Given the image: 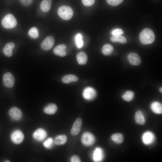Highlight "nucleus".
Returning a JSON list of instances; mask_svg holds the SVG:
<instances>
[{
	"label": "nucleus",
	"instance_id": "obj_34",
	"mask_svg": "<svg viewBox=\"0 0 162 162\" xmlns=\"http://www.w3.org/2000/svg\"><path fill=\"white\" fill-rule=\"evenodd\" d=\"M124 33L123 31L120 28H117L113 30L112 32V35H120Z\"/></svg>",
	"mask_w": 162,
	"mask_h": 162
},
{
	"label": "nucleus",
	"instance_id": "obj_14",
	"mask_svg": "<svg viewBox=\"0 0 162 162\" xmlns=\"http://www.w3.org/2000/svg\"><path fill=\"white\" fill-rule=\"evenodd\" d=\"M104 157L103 151L102 148L99 147L96 148L94 151L93 154V159L95 162L101 161Z\"/></svg>",
	"mask_w": 162,
	"mask_h": 162
},
{
	"label": "nucleus",
	"instance_id": "obj_36",
	"mask_svg": "<svg viewBox=\"0 0 162 162\" xmlns=\"http://www.w3.org/2000/svg\"><path fill=\"white\" fill-rule=\"evenodd\" d=\"M162 87H161L160 88H159V91H160V92L161 93H162Z\"/></svg>",
	"mask_w": 162,
	"mask_h": 162
},
{
	"label": "nucleus",
	"instance_id": "obj_2",
	"mask_svg": "<svg viewBox=\"0 0 162 162\" xmlns=\"http://www.w3.org/2000/svg\"><path fill=\"white\" fill-rule=\"evenodd\" d=\"M58 13L59 16L64 20H69L72 17L73 11L72 9L67 6H62L58 9Z\"/></svg>",
	"mask_w": 162,
	"mask_h": 162
},
{
	"label": "nucleus",
	"instance_id": "obj_9",
	"mask_svg": "<svg viewBox=\"0 0 162 162\" xmlns=\"http://www.w3.org/2000/svg\"><path fill=\"white\" fill-rule=\"evenodd\" d=\"M82 124V120L80 118H78L74 122L70 130V133L72 136L78 134L80 132Z\"/></svg>",
	"mask_w": 162,
	"mask_h": 162
},
{
	"label": "nucleus",
	"instance_id": "obj_27",
	"mask_svg": "<svg viewBox=\"0 0 162 162\" xmlns=\"http://www.w3.org/2000/svg\"><path fill=\"white\" fill-rule=\"evenodd\" d=\"M134 97V93L131 91H127L122 96V98L124 100L128 102L132 100Z\"/></svg>",
	"mask_w": 162,
	"mask_h": 162
},
{
	"label": "nucleus",
	"instance_id": "obj_10",
	"mask_svg": "<svg viewBox=\"0 0 162 162\" xmlns=\"http://www.w3.org/2000/svg\"><path fill=\"white\" fill-rule=\"evenodd\" d=\"M47 134L43 129L39 128L36 130L33 134V137L36 140L41 141L46 137Z\"/></svg>",
	"mask_w": 162,
	"mask_h": 162
},
{
	"label": "nucleus",
	"instance_id": "obj_31",
	"mask_svg": "<svg viewBox=\"0 0 162 162\" xmlns=\"http://www.w3.org/2000/svg\"><path fill=\"white\" fill-rule=\"evenodd\" d=\"M123 0H106L107 3L112 6H116L121 3Z\"/></svg>",
	"mask_w": 162,
	"mask_h": 162
},
{
	"label": "nucleus",
	"instance_id": "obj_11",
	"mask_svg": "<svg viewBox=\"0 0 162 162\" xmlns=\"http://www.w3.org/2000/svg\"><path fill=\"white\" fill-rule=\"evenodd\" d=\"M9 114L14 120L18 121L22 117V113L21 110L16 107H13L9 111Z\"/></svg>",
	"mask_w": 162,
	"mask_h": 162
},
{
	"label": "nucleus",
	"instance_id": "obj_19",
	"mask_svg": "<svg viewBox=\"0 0 162 162\" xmlns=\"http://www.w3.org/2000/svg\"><path fill=\"white\" fill-rule=\"evenodd\" d=\"M135 120L136 122L139 125L144 124L146 122L143 115L142 112L137 111L135 115Z\"/></svg>",
	"mask_w": 162,
	"mask_h": 162
},
{
	"label": "nucleus",
	"instance_id": "obj_12",
	"mask_svg": "<svg viewBox=\"0 0 162 162\" xmlns=\"http://www.w3.org/2000/svg\"><path fill=\"white\" fill-rule=\"evenodd\" d=\"M128 60L130 63L134 66L139 65L141 62V59L137 53L131 52L129 53L127 56Z\"/></svg>",
	"mask_w": 162,
	"mask_h": 162
},
{
	"label": "nucleus",
	"instance_id": "obj_25",
	"mask_svg": "<svg viewBox=\"0 0 162 162\" xmlns=\"http://www.w3.org/2000/svg\"><path fill=\"white\" fill-rule=\"evenodd\" d=\"M110 40L112 42H119L122 44H125L127 41L126 38L121 35H112L110 37Z\"/></svg>",
	"mask_w": 162,
	"mask_h": 162
},
{
	"label": "nucleus",
	"instance_id": "obj_4",
	"mask_svg": "<svg viewBox=\"0 0 162 162\" xmlns=\"http://www.w3.org/2000/svg\"><path fill=\"white\" fill-rule=\"evenodd\" d=\"M81 140L82 143L86 146H91L94 144L95 139L94 135L89 132H86L83 134Z\"/></svg>",
	"mask_w": 162,
	"mask_h": 162
},
{
	"label": "nucleus",
	"instance_id": "obj_21",
	"mask_svg": "<svg viewBox=\"0 0 162 162\" xmlns=\"http://www.w3.org/2000/svg\"><path fill=\"white\" fill-rule=\"evenodd\" d=\"M67 140V138L65 135H60L55 137L54 142L56 145H63L66 143Z\"/></svg>",
	"mask_w": 162,
	"mask_h": 162
},
{
	"label": "nucleus",
	"instance_id": "obj_24",
	"mask_svg": "<svg viewBox=\"0 0 162 162\" xmlns=\"http://www.w3.org/2000/svg\"><path fill=\"white\" fill-rule=\"evenodd\" d=\"M113 51V47L110 44H106L102 47L101 51L103 54L105 56L110 55Z\"/></svg>",
	"mask_w": 162,
	"mask_h": 162
},
{
	"label": "nucleus",
	"instance_id": "obj_6",
	"mask_svg": "<svg viewBox=\"0 0 162 162\" xmlns=\"http://www.w3.org/2000/svg\"><path fill=\"white\" fill-rule=\"evenodd\" d=\"M97 93L96 90L93 88L88 87L83 90V96L84 98L88 100H93L96 97Z\"/></svg>",
	"mask_w": 162,
	"mask_h": 162
},
{
	"label": "nucleus",
	"instance_id": "obj_30",
	"mask_svg": "<svg viewBox=\"0 0 162 162\" xmlns=\"http://www.w3.org/2000/svg\"><path fill=\"white\" fill-rule=\"evenodd\" d=\"M82 37L80 34H77L76 37V42L77 47L80 48L83 45V42L82 40Z\"/></svg>",
	"mask_w": 162,
	"mask_h": 162
},
{
	"label": "nucleus",
	"instance_id": "obj_37",
	"mask_svg": "<svg viewBox=\"0 0 162 162\" xmlns=\"http://www.w3.org/2000/svg\"><path fill=\"white\" fill-rule=\"evenodd\" d=\"M5 162H10V161H9V160H5Z\"/></svg>",
	"mask_w": 162,
	"mask_h": 162
},
{
	"label": "nucleus",
	"instance_id": "obj_18",
	"mask_svg": "<svg viewBox=\"0 0 162 162\" xmlns=\"http://www.w3.org/2000/svg\"><path fill=\"white\" fill-rule=\"evenodd\" d=\"M151 108L153 112L157 114L162 113V106L161 104L157 101L153 102L151 105Z\"/></svg>",
	"mask_w": 162,
	"mask_h": 162
},
{
	"label": "nucleus",
	"instance_id": "obj_3",
	"mask_svg": "<svg viewBox=\"0 0 162 162\" xmlns=\"http://www.w3.org/2000/svg\"><path fill=\"white\" fill-rule=\"evenodd\" d=\"M2 26L5 28L9 29L15 27L17 21L14 16L11 14H8L5 16L2 21Z\"/></svg>",
	"mask_w": 162,
	"mask_h": 162
},
{
	"label": "nucleus",
	"instance_id": "obj_17",
	"mask_svg": "<svg viewBox=\"0 0 162 162\" xmlns=\"http://www.w3.org/2000/svg\"><path fill=\"white\" fill-rule=\"evenodd\" d=\"M57 106L54 104H50L45 106L44 109V111L45 113L49 115H53L56 112Z\"/></svg>",
	"mask_w": 162,
	"mask_h": 162
},
{
	"label": "nucleus",
	"instance_id": "obj_29",
	"mask_svg": "<svg viewBox=\"0 0 162 162\" xmlns=\"http://www.w3.org/2000/svg\"><path fill=\"white\" fill-rule=\"evenodd\" d=\"M54 142V140L52 138H49L45 140L43 142L44 146L48 149L52 147Z\"/></svg>",
	"mask_w": 162,
	"mask_h": 162
},
{
	"label": "nucleus",
	"instance_id": "obj_28",
	"mask_svg": "<svg viewBox=\"0 0 162 162\" xmlns=\"http://www.w3.org/2000/svg\"><path fill=\"white\" fill-rule=\"evenodd\" d=\"M29 35L34 38H37L38 36V33L37 28L35 27L32 28L28 31Z\"/></svg>",
	"mask_w": 162,
	"mask_h": 162
},
{
	"label": "nucleus",
	"instance_id": "obj_22",
	"mask_svg": "<svg viewBox=\"0 0 162 162\" xmlns=\"http://www.w3.org/2000/svg\"><path fill=\"white\" fill-rule=\"evenodd\" d=\"M78 80V77L74 75L68 74L64 76L62 79L63 82L68 84L72 82H76Z\"/></svg>",
	"mask_w": 162,
	"mask_h": 162
},
{
	"label": "nucleus",
	"instance_id": "obj_1",
	"mask_svg": "<svg viewBox=\"0 0 162 162\" xmlns=\"http://www.w3.org/2000/svg\"><path fill=\"white\" fill-rule=\"evenodd\" d=\"M155 39V36L154 32L149 28H145L139 34L140 40L143 44H151L154 41Z\"/></svg>",
	"mask_w": 162,
	"mask_h": 162
},
{
	"label": "nucleus",
	"instance_id": "obj_20",
	"mask_svg": "<svg viewBox=\"0 0 162 162\" xmlns=\"http://www.w3.org/2000/svg\"><path fill=\"white\" fill-rule=\"evenodd\" d=\"M52 3L51 0H43L40 4L41 10L44 12H48L50 9Z\"/></svg>",
	"mask_w": 162,
	"mask_h": 162
},
{
	"label": "nucleus",
	"instance_id": "obj_5",
	"mask_svg": "<svg viewBox=\"0 0 162 162\" xmlns=\"http://www.w3.org/2000/svg\"><path fill=\"white\" fill-rule=\"evenodd\" d=\"M24 135L23 133L19 130H14L10 135V139L12 142L15 144H19L23 141Z\"/></svg>",
	"mask_w": 162,
	"mask_h": 162
},
{
	"label": "nucleus",
	"instance_id": "obj_16",
	"mask_svg": "<svg viewBox=\"0 0 162 162\" xmlns=\"http://www.w3.org/2000/svg\"><path fill=\"white\" fill-rule=\"evenodd\" d=\"M15 46L14 44L12 42L7 43L3 50L4 54L6 56L9 57L12 55V50Z\"/></svg>",
	"mask_w": 162,
	"mask_h": 162
},
{
	"label": "nucleus",
	"instance_id": "obj_13",
	"mask_svg": "<svg viewBox=\"0 0 162 162\" xmlns=\"http://www.w3.org/2000/svg\"><path fill=\"white\" fill-rule=\"evenodd\" d=\"M142 139L144 144L149 145L153 142L155 140V136L152 132L147 131L143 134Z\"/></svg>",
	"mask_w": 162,
	"mask_h": 162
},
{
	"label": "nucleus",
	"instance_id": "obj_35",
	"mask_svg": "<svg viewBox=\"0 0 162 162\" xmlns=\"http://www.w3.org/2000/svg\"><path fill=\"white\" fill-rule=\"evenodd\" d=\"M70 161L72 162H81V160L78 156L74 155L71 158Z\"/></svg>",
	"mask_w": 162,
	"mask_h": 162
},
{
	"label": "nucleus",
	"instance_id": "obj_23",
	"mask_svg": "<svg viewBox=\"0 0 162 162\" xmlns=\"http://www.w3.org/2000/svg\"><path fill=\"white\" fill-rule=\"evenodd\" d=\"M87 56L84 52H80L76 56V59L78 63L81 65L85 64L87 61Z\"/></svg>",
	"mask_w": 162,
	"mask_h": 162
},
{
	"label": "nucleus",
	"instance_id": "obj_7",
	"mask_svg": "<svg viewBox=\"0 0 162 162\" xmlns=\"http://www.w3.org/2000/svg\"><path fill=\"white\" fill-rule=\"evenodd\" d=\"M3 81L4 85L7 87H12L15 83V79L13 75L11 73H5L3 77Z\"/></svg>",
	"mask_w": 162,
	"mask_h": 162
},
{
	"label": "nucleus",
	"instance_id": "obj_26",
	"mask_svg": "<svg viewBox=\"0 0 162 162\" xmlns=\"http://www.w3.org/2000/svg\"><path fill=\"white\" fill-rule=\"evenodd\" d=\"M111 137L112 140L117 144L122 143L124 139L123 135L120 133L113 134L111 136Z\"/></svg>",
	"mask_w": 162,
	"mask_h": 162
},
{
	"label": "nucleus",
	"instance_id": "obj_33",
	"mask_svg": "<svg viewBox=\"0 0 162 162\" xmlns=\"http://www.w3.org/2000/svg\"><path fill=\"white\" fill-rule=\"evenodd\" d=\"M82 4L85 6H89L94 4L95 0H82Z\"/></svg>",
	"mask_w": 162,
	"mask_h": 162
},
{
	"label": "nucleus",
	"instance_id": "obj_32",
	"mask_svg": "<svg viewBox=\"0 0 162 162\" xmlns=\"http://www.w3.org/2000/svg\"><path fill=\"white\" fill-rule=\"evenodd\" d=\"M19 1L23 6L26 7L31 5L33 2V0H19Z\"/></svg>",
	"mask_w": 162,
	"mask_h": 162
},
{
	"label": "nucleus",
	"instance_id": "obj_15",
	"mask_svg": "<svg viewBox=\"0 0 162 162\" xmlns=\"http://www.w3.org/2000/svg\"><path fill=\"white\" fill-rule=\"evenodd\" d=\"M66 46L64 44H60L56 46L53 49V52L56 55L63 57L66 54Z\"/></svg>",
	"mask_w": 162,
	"mask_h": 162
},
{
	"label": "nucleus",
	"instance_id": "obj_8",
	"mask_svg": "<svg viewBox=\"0 0 162 162\" xmlns=\"http://www.w3.org/2000/svg\"><path fill=\"white\" fill-rule=\"evenodd\" d=\"M55 43L53 38L51 36L47 37L42 42L41 47L45 50H49L53 46Z\"/></svg>",
	"mask_w": 162,
	"mask_h": 162
}]
</instances>
